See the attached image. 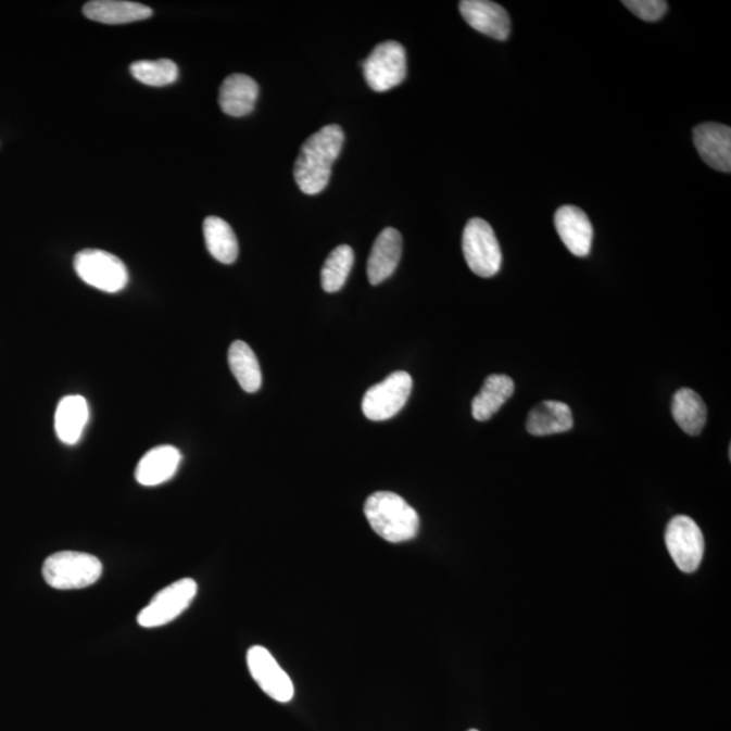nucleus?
Instances as JSON below:
<instances>
[{"instance_id": "f257e3e1", "label": "nucleus", "mask_w": 731, "mask_h": 731, "mask_svg": "<svg viewBox=\"0 0 731 731\" xmlns=\"http://www.w3.org/2000/svg\"><path fill=\"white\" fill-rule=\"evenodd\" d=\"M343 144L344 131L335 124L324 126L304 142L294 164L295 184L302 192L316 196L326 190Z\"/></svg>"}, {"instance_id": "f03ea898", "label": "nucleus", "mask_w": 731, "mask_h": 731, "mask_svg": "<svg viewBox=\"0 0 731 731\" xmlns=\"http://www.w3.org/2000/svg\"><path fill=\"white\" fill-rule=\"evenodd\" d=\"M365 515L374 532L390 543L414 540L420 529L419 514L393 492L373 493L366 500Z\"/></svg>"}, {"instance_id": "7ed1b4c3", "label": "nucleus", "mask_w": 731, "mask_h": 731, "mask_svg": "<svg viewBox=\"0 0 731 731\" xmlns=\"http://www.w3.org/2000/svg\"><path fill=\"white\" fill-rule=\"evenodd\" d=\"M103 566L96 555L80 552H59L46 559L42 576L54 590H81L101 579Z\"/></svg>"}, {"instance_id": "20e7f679", "label": "nucleus", "mask_w": 731, "mask_h": 731, "mask_svg": "<svg viewBox=\"0 0 731 731\" xmlns=\"http://www.w3.org/2000/svg\"><path fill=\"white\" fill-rule=\"evenodd\" d=\"M462 250L470 270L481 278L494 277L502 268L499 240L486 219L471 218L462 236Z\"/></svg>"}, {"instance_id": "39448f33", "label": "nucleus", "mask_w": 731, "mask_h": 731, "mask_svg": "<svg viewBox=\"0 0 731 731\" xmlns=\"http://www.w3.org/2000/svg\"><path fill=\"white\" fill-rule=\"evenodd\" d=\"M74 267L85 283L104 293H118L129 282L128 268L124 262L106 251H80L75 256Z\"/></svg>"}, {"instance_id": "423d86ee", "label": "nucleus", "mask_w": 731, "mask_h": 731, "mask_svg": "<svg viewBox=\"0 0 731 731\" xmlns=\"http://www.w3.org/2000/svg\"><path fill=\"white\" fill-rule=\"evenodd\" d=\"M414 381L406 371L390 374L382 382L374 385L365 393L362 411L368 420L383 421L392 419L404 408L412 393Z\"/></svg>"}, {"instance_id": "0eeeda50", "label": "nucleus", "mask_w": 731, "mask_h": 731, "mask_svg": "<svg viewBox=\"0 0 731 731\" xmlns=\"http://www.w3.org/2000/svg\"><path fill=\"white\" fill-rule=\"evenodd\" d=\"M406 71L405 49L395 41L379 43L364 62L365 79L376 92L389 91L403 84Z\"/></svg>"}, {"instance_id": "6e6552de", "label": "nucleus", "mask_w": 731, "mask_h": 731, "mask_svg": "<svg viewBox=\"0 0 731 731\" xmlns=\"http://www.w3.org/2000/svg\"><path fill=\"white\" fill-rule=\"evenodd\" d=\"M670 557L684 574H694L700 568L705 555V538L700 526L689 516H675L665 531Z\"/></svg>"}, {"instance_id": "1a4fd4ad", "label": "nucleus", "mask_w": 731, "mask_h": 731, "mask_svg": "<svg viewBox=\"0 0 731 731\" xmlns=\"http://www.w3.org/2000/svg\"><path fill=\"white\" fill-rule=\"evenodd\" d=\"M197 582L192 579H182L173 582L156 593L150 604L137 617L141 628L152 629L173 622L180 614L190 607L197 595Z\"/></svg>"}, {"instance_id": "9d476101", "label": "nucleus", "mask_w": 731, "mask_h": 731, "mask_svg": "<svg viewBox=\"0 0 731 731\" xmlns=\"http://www.w3.org/2000/svg\"><path fill=\"white\" fill-rule=\"evenodd\" d=\"M247 664L252 678L266 695L279 703L293 700L294 685L273 654L263 646H252L247 653Z\"/></svg>"}, {"instance_id": "9b49d317", "label": "nucleus", "mask_w": 731, "mask_h": 731, "mask_svg": "<svg viewBox=\"0 0 731 731\" xmlns=\"http://www.w3.org/2000/svg\"><path fill=\"white\" fill-rule=\"evenodd\" d=\"M694 142L702 161L717 172H731V129L721 124H701L694 129Z\"/></svg>"}, {"instance_id": "f8f14e48", "label": "nucleus", "mask_w": 731, "mask_h": 731, "mask_svg": "<svg viewBox=\"0 0 731 731\" xmlns=\"http://www.w3.org/2000/svg\"><path fill=\"white\" fill-rule=\"evenodd\" d=\"M464 20L472 29L494 40L504 41L511 35V20L502 5L488 0H464L459 3Z\"/></svg>"}, {"instance_id": "ddd939ff", "label": "nucleus", "mask_w": 731, "mask_h": 731, "mask_svg": "<svg viewBox=\"0 0 731 731\" xmlns=\"http://www.w3.org/2000/svg\"><path fill=\"white\" fill-rule=\"evenodd\" d=\"M555 229L571 254L579 257L590 255L593 241L591 219L580 207H559L554 217Z\"/></svg>"}, {"instance_id": "4468645a", "label": "nucleus", "mask_w": 731, "mask_h": 731, "mask_svg": "<svg viewBox=\"0 0 731 731\" xmlns=\"http://www.w3.org/2000/svg\"><path fill=\"white\" fill-rule=\"evenodd\" d=\"M403 254V238L398 229L387 228L374 241L367 262V277L377 286L392 277Z\"/></svg>"}, {"instance_id": "2eb2a0df", "label": "nucleus", "mask_w": 731, "mask_h": 731, "mask_svg": "<svg viewBox=\"0 0 731 731\" xmlns=\"http://www.w3.org/2000/svg\"><path fill=\"white\" fill-rule=\"evenodd\" d=\"M182 454L174 446L153 448L136 467V480L142 487H157L172 480L178 471Z\"/></svg>"}, {"instance_id": "dca6fc26", "label": "nucleus", "mask_w": 731, "mask_h": 731, "mask_svg": "<svg viewBox=\"0 0 731 731\" xmlns=\"http://www.w3.org/2000/svg\"><path fill=\"white\" fill-rule=\"evenodd\" d=\"M260 97V86L250 76L234 74L228 76L219 89L218 103L230 117H244L254 112Z\"/></svg>"}, {"instance_id": "f3484780", "label": "nucleus", "mask_w": 731, "mask_h": 731, "mask_svg": "<svg viewBox=\"0 0 731 731\" xmlns=\"http://www.w3.org/2000/svg\"><path fill=\"white\" fill-rule=\"evenodd\" d=\"M89 419L90 409L86 399L79 394L65 395L54 414V430L58 438L64 444L74 446L84 437Z\"/></svg>"}, {"instance_id": "a211bd4d", "label": "nucleus", "mask_w": 731, "mask_h": 731, "mask_svg": "<svg viewBox=\"0 0 731 731\" xmlns=\"http://www.w3.org/2000/svg\"><path fill=\"white\" fill-rule=\"evenodd\" d=\"M87 18L106 25H124L150 18L152 9L128 0H92L86 3Z\"/></svg>"}, {"instance_id": "6ab92c4d", "label": "nucleus", "mask_w": 731, "mask_h": 731, "mask_svg": "<svg viewBox=\"0 0 731 731\" xmlns=\"http://www.w3.org/2000/svg\"><path fill=\"white\" fill-rule=\"evenodd\" d=\"M574 425V415H571L569 405L560 401L547 400L530 412L526 427L531 436L547 437L568 432Z\"/></svg>"}, {"instance_id": "aec40b11", "label": "nucleus", "mask_w": 731, "mask_h": 731, "mask_svg": "<svg viewBox=\"0 0 731 731\" xmlns=\"http://www.w3.org/2000/svg\"><path fill=\"white\" fill-rule=\"evenodd\" d=\"M515 383L504 374H492L483 382L480 393L471 403V414L478 421H488L513 398Z\"/></svg>"}, {"instance_id": "412c9836", "label": "nucleus", "mask_w": 731, "mask_h": 731, "mask_svg": "<svg viewBox=\"0 0 731 731\" xmlns=\"http://www.w3.org/2000/svg\"><path fill=\"white\" fill-rule=\"evenodd\" d=\"M203 236L209 254L223 265H232L239 256L238 238L225 219L211 216L203 222Z\"/></svg>"}, {"instance_id": "4be33fe9", "label": "nucleus", "mask_w": 731, "mask_h": 731, "mask_svg": "<svg viewBox=\"0 0 731 731\" xmlns=\"http://www.w3.org/2000/svg\"><path fill=\"white\" fill-rule=\"evenodd\" d=\"M672 415L681 430L692 437L700 436L707 421L705 401L695 390L680 389L673 395Z\"/></svg>"}, {"instance_id": "5701e85b", "label": "nucleus", "mask_w": 731, "mask_h": 731, "mask_svg": "<svg viewBox=\"0 0 731 731\" xmlns=\"http://www.w3.org/2000/svg\"><path fill=\"white\" fill-rule=\"evenodd\" d=\"M228 364L236 379L247 393H255L262 387V370L254 351L249 344L236 340L228 351Z\"/></svg>"}, {"instance_id": "b1692460", "label": "nucleus", "mask_w": 731, "mask_h": 731, "mask_svg": "<svg viewBox=\"0 0 731 731\" xmlns=\"http://www.w3.org/2000/svg\"><path fill=\"white\" fill-rule=\"evenodd\" d=\"M355 261L350 245H339L327 257L322 270V286L327 293H337L348 282Z\"/></svg>"}, {"instance_id": "393cba45", "label": "nucleus", "mask_w": 731, "mask_h": 731, "mask_svg": "<svg viewBox=\"0 0 731 731\" xmlns=\"http://www.w3.org/2000/svg\"><path fill=\"white\" fill-rule=\"evenodd\" d=\"M130 74L142 85L164 87L177 81L179 70L173 60H140L130 65Z\"/></svg>"}, {"instance_id": "a878e982", "label": "nucleus", "mask_w": 731, "mask_h": 731, "mask_svg": "<svg viewBox=\"0 0 731 731\" xmlns=\"http://www.w3.org/2000/svg\"><path fill=\"white\" fill-rule=\"evenodd\" d=\"M623 4L631 13L646 22L661 20L668 11V3L664 0H625Z\"/></svg>"}, {"instance_id": "bb28decb", "label": "nucleus", "mask_w": 731, "mask_h": 731, "mask_svg": "<svg viewBox=\"0 0 731 731\" xmlns=\"http://www.w3.org/2000/svg\"><path fill=\"white\" fill-rule=\"evenodd\" d=\"M469 731H478V730H476V729H471V730H469Z\"/></svg>"}]
</instances>
